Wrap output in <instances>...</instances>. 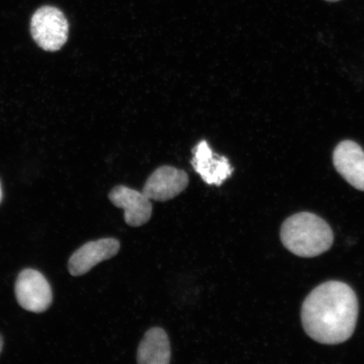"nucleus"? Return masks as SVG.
<instances>
[{
	"mask_svg": "<svg viewBox=\"0 0 364 364\" xmlns=\"http://www.w3.org/2000/svg\"><path fill=\"white\" fill-rule=\"evenodd\" d=\"M358 304L347 284L326 282L304 300L302 322L306 333L323 344H339L351 338L356 327Z\"/></svg>",
	"mask_w": 364,
	"mask_h": 364,
	"instance_id": "f257e3e1",
	"label": "nucleus"
},
{
	"mask_svg": "<svg viewBox=\"0 0 364 364\" xmlns=\"http://www.w3.org/2000/svg\"><path fill=\"white\" fill-rule=\"evenodd\" d=\"M284 247L296 256L314 257L328 250L334 235L321 218L311 213H299L287 218L281 229Z\"/></svg>",
	"mask_w": 364,
	"mask_h": 364,
	"instance_id": "f03ea898",
	"label": "nucleus"
},
{
	"mask_svg": "<svg viewBox=\"0 0 364 364\" xmlns=\"http://www.w3.org/2000/svg\"><path fill=\"white\" fill-rule=\"evenodd\" d=\"M31 33L41 48L56 52L67 42L68 22L59 9L43 6L31 17Z\"/></svg>",
	"mask_w": 364,
	"mask_h": 364,
	"instance_id": "7ed1b4c3",
	"label": "nucleus"
},
{
	"mask_svg": "<svg viewBox=\"0 0 364 364\" xmlns=\"http://www.w3.org/2000/svg\"><path fill=\"white\" fill-rule=\"evenodd\" d=\"M16 296L20 306L34 313H42L51 306L53 292L46 277L34 269L23 270L17 277Z\"/></svg>",
	"mask_w": 364,
	"mask_h": 364,
	"instance_id": "20e7f679",
	"label": "nucleus"
},
{
	"mask_svg": "<svg viewBox=\"0 0 364 364\" xmlns=\"http://www.w3.org/2000/svg\"><path fill=\"white\" fill-rule=\"evenodd\" d=\"M189 177L186 172L176 167H159L149 177L143 193L150 200L166 202L175 198L188 188Z\"/></svg>",
	"mask_w": 364,
	"mask_h": 364,
	"instance_id": "39448f33",
	"label": "nucleus"
},
{
	"mask_svg": "<svg viewBox=\"0 0 364 364\" xmlns=\"http://www.w3.org/2000/svg\"><path fill=\"white\" fill-rule=\"evenodd\" d=\"M120 247L119 241L114 238L90 241L72 255L68 261V271L72 276L84 275L100 262L115 257Z\"/></svg>",
	"mask_w": 364,
	"mask_h": 364,
	"instance_id": "423d86ee",
	"label": "nucleus"
},
{
	"mask_svg": "<svg viewBox=\"0 0 364 364\" xmlns=\"http://www.w3.org/2000/svg\"><path fill=\"white\" fill-rule=\"evenodd\" d=\"M109 199L116 207L124 209L125 222L132 227L142 226L151 218L152 203L143 192L117 186L109 193Z\"/></svg>",
	"mask_w": 364,
	"mask_h": 364,
	"instance_id": "0eeeda50",
	"label": "nucleus"
},
{
	"mask_svg": "<svg viewBox=\"0 0 364 364\" xmlns=\"http://www.w3.org/2000/svg\"><path fill=\"white\" fill-rule=\"evenodd\" d=\"M192 166L208 185L221 186L232 175L234 169L229 159L215 156L206 141H201L193 149Z\"/></svg>",
	"mask_w": 364,
	"mask_h": 364,
	"instance_id": "6e6552de",
	"label": "nucleus"
},
{
	"mask_svg": "<svg viewBox=\"0 0 364 364\" xmlns=\"http://www.w3.org/2000/svg\"><path fill=\"white\" fill-rule=\"evenodd\" d=\"M333 164L350 185L364 191V151L360 145L351 140L341 142L334 150Z\"/></svg>",
	"mask_w": 364,
	"mask_h": 364,
	"instance_id": "1a4fd4ad",
	"label": "nucleus"
},
{
	"mask_svg": "<svg viewBox=\"0 0 364 364\" xmlns=\"http://www.w3.org/2000/svg\"><path fill=\"white\" fill-rule=\"evenodd\" d=\"M171 351L166 332L159 327L149 330L140 341L136 361L140 364H168Z\"/></svg>",
	"mask_w": 364,
	"mask_h": 364,
	"instance_id": "9d476101",
	"label": "nucleus"
},
{
	"mask_svg": "<svg viewBox=\"0 0 364 364\" xmlns=\"http://www.w3.org/2000/svg\"><path fill=\"white\" fill-rule=\"evenodd\" d=\"M2 348H3V338H2V336H0V353H1Z\"/></svg>",
	"mask_w": 364,
	"mask_h": 364,
	"instance_id": "9b49d317",
	"label": "nucleus"
},
{
	"mask_svg": "<svg viewBox=\"0 0 364 364\" xmlns=\"http://www.w3.org/2000/svg\"><path fill=\"white\" fill-rule=\"evenodd\" d=\"M2 197H3L2 188H1V183H0V203H1V201H2Z\"/></svg>",
	"mask_w": 364,
	"mask_h": 364,
	"instance_id": "f8f14e48",
	"label": "nucleus"
},
{
	"mask_svg": "<svg viewBox=\"0 0 364 364\" xmlns=\"http://www.w3.org/2000/svg\"><path fill=\"white\" fill-rule=\"evenodd\" d=\"M326 1H329V2H336V1H339V0H326Z\"/></svg>",
	"mask_w": 364,
	"mask_h": 364,
	"instance_id": "ddd939ff",
	"label": "nucleus"
}]
</instances>
